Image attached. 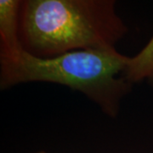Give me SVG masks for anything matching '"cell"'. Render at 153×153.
Segmentation results:
<instances>
[{"mask_svg": "<svg viewBox=\"0 0 153 153\" xmlns=\"http://www.w3.org/2000/svg\"><path fill=\"white\" fill-rule=\"evenodd\" d=\"M22 3L18 0L0 1V60L14 58L24 50L20 37Z\"/></svg>", "mask_w": 153, "mask_h": 153, "instance_id": "obj_3", "label": "cell"}, {"mask_svg": "<svg viewBox=\"0 0 153 153\" xmlns=\"http://www.w3.org/2000/svg\"><path fill=\"white\" fill-rule=\"evenodd\" d=\"M123 76L131 84L146 80L153 85V36L136 55L128 56Z\"/></svg>", "mask_w": 153, "mask_h": 153, "instance_id": "obj_4", "label": "cell"}, {"mask_svg": "<svg viewBox=\"0 0 153 153\" xmlns=\"http://www.w3.org/2000/svg\"><path fill=\"white\" fill-rule=\"evenodd\" d=\"M35 153H46L45 152H35Z\"/></svg>", "mask_w": 153, "mask_h": 153, "instance_id": "obj_5", "label": "cell"}, {"mask_svg": "<svg viewBox=\"0 0 153 153\" xmlns=\"http://www.w3.org/2000/svg\"><path fill=\"white\" fill-rule=\"evenodd\" d=\"M128 28L111 0H27L20 37L30 54L49 58L83 49H115Z\"/></svg>", "mask_w": 153, "mask_h": 153, "instance_id": "obj_1", "label": "cell"}, {"mask_svg": "<svg viewBox=\"0 0 153 153\" xmlns=\"http://www.w3.org/2000/svg\"><path fill=\"white\" fill-rule=\"evenodd\" d=\"M127 59L116 49L75 50L49 58L24 49L14 58L0 60V87L30 82L64 85L85 94L114 117L132 85L123 76Z\"/></svg>", "mask_w": 153, "mask_h": 153, "instance_id": "obj_2", "label": "cell"}]
</instances>
